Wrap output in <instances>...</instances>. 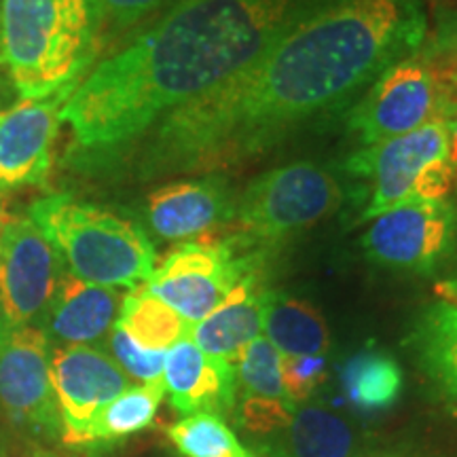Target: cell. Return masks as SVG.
Returning a JSON list of instances; mask_svg holds the SVG:
<instances>
[{"label":"cell","mask_w":457,"mask_h":457,"mask_svg":"<svg viewBox=\"0 0 457 457\" xmlns=\"http://www.w3.org/2000/svg\"><path fill=\"white\" fill-rule=\"evenodd\" d=\"M341 199L339 180L322 165L299 162L270 170L239 195L236 237L250 248H270L327 219Z\"/></svg>","instance_id":"5"},{"label":"cell","mask_w":457,"mask_h":457,"mask_svg":"<svg viewBox=\"0 0 457 457\" xmlns=\"http://www.w3.org/2000/svg\"><path fill=\"white\" fill-rule=\"evenodd\" d=\"M28 214L55 245L68 273L83 282L134 290L155 271V245L145 228L111 210L54 193L37 199Z\"/></svg>","instance_id":"4"},{"label":"cell","mask_w":457,"mask_h":457,"mask_svg":"<svg viewBox=\"0 0 457 457\" xmlns=\"http://www.w3.org/2000/svg\"><path fill=\"white\" fill-rule=\"evenodd\" d=\"M237 381L244 392L242 424L259 434L284 430L293 420L296 404L282 384V353L259 335L237 358Z\"/></svg>","instance_id":"17"},{"label":"cell","mask_w":457,"mask_h":457,"mask_svg":"<svg viewBox=\"0 0 457 457\" xmlns=\"http://www.w3.org/2000/svg\"><path fill=\"white\" fill-rule=\"evenodd\" d=\"M426 38V0H296L253 64L142 136L138 179L253 162L352 100Z\"/></svg>","instance_id":"1"},{"label":"cell","mask_w":457,"mask_h":457,"mask_svg":"<svg viewBox=\"0 0 457 457\" xmlns=\"http://www.w3.org/2000/svg\"><path fill=\"white\" fill-rule=\"evenodd\" d=\"M265 296L256 273H248L210 316L193 324L188 337L204 353L233 364L244 347L261 335Z\"/></svg>","instance_id":"18"},{"label":"cell","mask_w":457,"mask_h":457,"mask_svg":"<svg viewBox=\"0 0 457 457\" xmlns=\"http://www.w3.org/2000/svg\"><path fill=\"white\" fill-rule=\"evenodd\" d=\"M7 220H9V216H7V214H4L3 202H0V228H3V227H4V222H7Z\"/></svg>","instance_id":"34"},{"label":"cell","mask_w":457,"mask_h":457,"mask_svg":"<svg viewBox=\"0 0 457 457\" xmlns=\"http://www.w3.org/2000/svg\"><path fill=\"white\" fill-rule=\"evenodd\" d=\"M51 386L62 438L72 447H83L100 411L134 384L111 353L94 345H57L51 352Z\"/></svg>","instance_id":"11"},{"label":"cell","mask_w":457,"mask_h":457,"mask_svg":"<svg viewBox=\"0 0 457 457\" xmlns=\"http://www.w3.org/2000/svg\"><path fill=\"white\" fill-rule=\"evenodd\" d=\"M11 330H13V328L9 327L7 318H4V313H3V307H0V347H3V345H4V341L9 339Z\"/></svg>","instance_id":"32"},{"label":"cell","mask_w":457,"mask_h":457,"mask_svg":"<svg viewBox=\"0 0 457 457\" xmlns=\"http://www.w3.org/2000/svg\"><path fill=\"white\" fill-rule=\"evenodd\" d=\"M362 250L375 265L434 276L457 265L455 199H411L373 219Z\"/></svg>","instance_id":"8"},{"label":"cell","mask_w":457,"mask_h":457,"mask_svg":"<svg viewBox=\"0 0 457 457\" xmlns=\"http://www.w3.org/2000/svg\"><path fill=\"white\" fill-rule=\"evenodd\" d=\"M168 0H98L104 32L119 34L138 26L155 11H163Z\"/></svg>","instance_id":"28"},{"label":"cell","mask_w":457,"mask_h":457,"mask_svg":"<svg viewBox=\"0 0 457 457\" xmlns=\"http://www.w3.org/2000/svg\"><path fill=\"white\" fill-rule=\"evenodd\" d=\"M432 57L436 60L438 71H441L445 83L449 85V89L457 96V38L449 41L447 45H438L432 51Z\"/></svg>","instance_id":"29"},{"label":"cell","mask_w":457,"mask_h":457,"mask_svg":"<svg viewBox=\"0 0 457 457\" xmlns=\"http://www.w3.org/2000/svg\"><path fill=\"white\" fill-rule=\"evenodd\" d=\"M236 193L222 174L170 182L146 199V220L163 239H187L212 231L236 216Z\"/></svg>","instance_id":"14"},{"label":"cell","mask_w":457,"mask_h":457,"mask_svg":"<svg viewBox=\"0 0 457 457\" xmlns=\"http://www.w3.org/2000/svg\"><path fill=\"white\" fill-rule=\"evenodd\" d=\"M286 430V457H347L352 432L328 411L296 409Z\"/></svg>","instance_id":"24"},{"label":"cell","mask_w":457,"mask_h":457,"mask_svg":"<svg viewBox=\"0 0 457 457\" xmlns=\"http://www.w3.org/2000/svg\"><path fill=\"white\" fill-rule=\"evenodd\" d=\"M98 0H3L0 60L21 100L77 87L100 49Z\"/></svg>","instance_id":"3"},{"label":"cell","mask_w":457,"mask_h":457,"mask_svg":"<svg viewBox=\"0 0 457 457\" xmlns=\"http://www.w3.org/2000/svg\"><path fill=\"white\" fill-rule=\"evenodd\" d=\"M284 3H288V4H295V3H296V0H284Z\"/></svg>","instance_id":"35"},{"label":"cell","mask_w":457,"mask_h":457,"mask_svg":"<svg viewBox=\"0 0 457 457\" xmlns=\"http://www.w3.org/2000/svg\"><path fill=\"white\" fill-rule=\"evenodd\" d=\"M117 324L128 330L131 339L146 350L163 352H168L179 341L187 339L193 328V324L182 320L165 303L148 295L142 286L123 296Z\"/></svg>","instance_id":"22"},{"label":"cell","mask_w":457,"mask_h":457,"mask_svg":"<svg viewBox=\"0 0 457 457\" xmlns=\"http://www.w3.org/2000/svg\"><path fill=\"white\" fill-rule=\"evenodd\" d=\"M185 3H191V0H168V3H165V7H163V13H165V11L179 7V4H185Z\"/></svg>","instance_id":"33"},{"label":"cell","mask_w":457,"mask_h":457,"mask_svg":"<svg viewBox=\"0 0 457 457\" xmlns=\"http://www.w3.org/2000/svg\"><path fill=\"white\" fill-rule=\"evenodd\" d=\"M284 0H191L85 74L62 108L83 162L106 163L165 114L202 98L276 41Z\"/></svg>","instance_id":"2"},{"label":"cell","mask_w":457,"mask_h":457,"mask_svg":"<svg viewBox=\"0 0 457 457\" xmlns=\"http://www.w3.org/2000/svg\"><path fill=\"white\" fill-rule=\"evenodd\" d=\"M449 157V121H430L409 134L370 145L353 153L345 170L373 180L364 220H373L387 210L415 199V188L424 171L438 159Z\"/></svg>","instance_id":"10"},{"label":"cell","mask_w":457,"mask_h":457,"mask_svg":"<svg viewBox=\"0 0 457 457\" xmlns=\"http://www.w3.org/2000/svg\"><path fill=\"white\" fill-rule=\"evenodd\" d=\"M168 438L185 457H259L216 413L185 415L168 428Z\"/></svg>","instance_id":"25"},{"label":"cell","mask_w":457,"mask_h":457,"mask_svg":"<svg viewBox=\"0 0 457 457\" xmlns=\"http://www.w3.org/2000/svg\"><path fill=\"white\" fill-rule=\"evenodd\" d=\"M0 404L15 424L38 434H60L49 339L41 327L13 328L0 347Z\"/></svg>","instance_id":"12"},{"label":"cell","mask_w":457,"mask_h":457,"mask_svg":"<svg viewBox=\"0 0 457 457\" xmlns=\"http://www.w3.org/2000/svg\"><path fill=\"white\" fill-rule=\"evenodd\" d=\"M262 330L282 356H324L328 327L312 303L284 293H267Z\"/></svg>","instance_id":"20"},{"label":"cell","mask_w":457,"mask_h":457,"mask_svg":"<svg viewBox=\"0 0 457 457\" xmlns=\"http://www.w3.org/2000/svg\"><path fill=\"white\" fill-rule=\"evenodd\" d=\"M417 362L430 384L457 409V305L432 303L417 318L411 333Z\"/></svg>","instance_id":"19"},{"label":"cell","mask_w":457,"mask_h":457,"mask_svg":"<svg viewBox=\"0 0 457 457\" xmlns=\"http://www.w3.org/2000/svg\"><path fill=\"white\" fill-rule=\"evenodd\" d=\"M449 159L457 168V111L449 121Z\"/></svg>","instance_id":"31"},{"label":"cell","mask_w":457,"mask_h":457,"mask_svg":"<svg viewBox=\"0 0 457 457\" xmlns=\"http://www.w3.org/2000/svg\"><path fill=\"white\" fill-rule=\"evenodd\" d=\"M77 87L47 98L21 100L0 112V188L41 185L47 179L62 108Z\"/></svg>","instance_id":"13"},{"label":"cell","mask_w":457,"mask_h":457,"mask_svg":"<svg viewBox=\"0 0 457 457\" xmlns=\"http://www.w3.org/2000/svg\"><path fill=\"white\" fill-rule=\"evenodd\" d=\"M327 381L324 356H282V384L293 403H305Z\"/></svg>","instance_id":"27"},{"label":"cell","mask_w":457,"mask_h":457,"mask_svg":"<svg viewBox=\"0 0 457 457\" xmlns=\"http://www.w3.org/2000/svg\"><path fill=\"white\" fill-rule=\"evenodd\" d=\"M165 396L163 381L159 384L131 386L129 390L119 394L112 403H108L94 424L85 434V445H104L123 441V438L138 434L155 421L159 404Z\"/></svg>","instance_id":"23"},{"label":"cell","mask_w":457,"mask_h":457,"mask_svg":"<svg viewBox=\"0 0 457 457\" xmlns=\"http://www.w3.org/2000/svg\"><path fill=\"white\" fill-rule=\"evenodd\" d=\"M64 261L30 219L0 228V307L11 328L41 327L64 276Z\"/></svg>","instance_id":"9"},{"label":"cell","mask_w":457,"mask_h":457,"mask_svg":"<svg viewBox=\"0 0 457 457\" xmlns=\"http://www.w3.org/2000/svg\"><path fill=\"white\" fill-rule=\"evenodd\" d=\"M341 381L345 396L362 411L387 409L403 392V370L386 352L364 350L343 364Z\"/></svg>","instance_id":"21"},{"label":"cell","mask_w":457,"mask_h":457,"mask_svg":"<svg viewBox=\"0 0 457 457\" xmlns=\"http://www.w3.org/2000/svg\"><path fill=\"white\" fill-rule=\"evenodd\" d=\"M108 345H111L112 360L123 369V373L129 379L142 381V384H159V381H163V364L168 352L146 350L140 343L131 339L128 330L119 327L117 322H114L111 333H108Z\"/></svg>","instance_id":"26"},{"label":"cell","mask_w":457,"mask_h":457,"mask_svg":"<svg viewBox=\"0 0 457 457\" xmlns=\"http://www.w3.org/2000/svg\"><path fill=\"white\" fill-rule=\"evenodd\" d=\"M457 96L445 83L432 54L398 60L370 83L347 125L362 146L396 138L430 121H451Z\"/></svg>","instance_id":"6"},{"label":"cell","mask_w":457,"mask_h":457,"mask_svg":"<svg viewBox=\"0 0 457 457\" xmlns=\"http://www.w3.org/2000/svg\"><path fill=\"white\" fill-rule=\"evenodd\" d=\"M453 38H457V9H445L441 28H438L436 47L438 45H447Z\"/></svg>","instance_id":"30"},{"label":"cell","mask_w":457,"mask_h":457,"mask_svg":"<svg viewBox=\"0 0 457 457\" xmlns=\"http://www.w3.org/2000/svg\"><path fill=\"white\" fill-rule=\"evenodd\" d=\"M119 288L96 286L64 273L57 284L41 328L62 345H94L111 333L121 312Z\"/></svg>","instance_id":"16"},{"label":"cell","mask_w":457,"mask_h":457,"mask_svg":"<svg viewBox=\"0 0 457 457\" xmlns=\"http://www.w3.org/2000/svg\"><path fill=\"white\" fill-rule=\"evenodd\" d=\"M261 250L242 253L236 237L225 242H187L176 245L142 284L188 324L202 322L225 301L248 273H254Z\"/></svg>","instance_id":"7"},{"label":"cell","mask_w":457,"mask_h":457,"mask_svg":"<svg viewBox=\"0 0 457 457\" xmlns=\"http://www.w3.org/2000/svg\"><path fill=\"white\" fill-rule=\"evenodd\" d=\"M163 387L179 413H225L236 403L237 373L227 360L204 353L191 337L165 353Z\"/></svg>","instance_id":"15"}]
</instances>
